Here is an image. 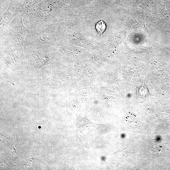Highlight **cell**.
<instances>
[{
    "label": "cell",
    "mask_w": 170,
    "mask_h": 170,
    "mask_svg": "<svg viewBox=\"0 0 170 170\" xmlns=\"http://www.w3.org/2000/svg\"><path fill=\"white\" fill-rule=\"evenodd\" d=\"M29 31L23 23V14L22 13L13 19L9 23L7 37L12 45L20 48L23 50L25 37Z\"/></svg>",
    "instance_id": "6da1fadb"
},
{
    "label": "cell",
    "mask_w": 170,
    "mask_h": 170,
    "mask_svg": "<svg viewBox=\"0 0 170 170\" xmlns=\"http://www.w3.org/2000/svg\"><path fill=\"white\" fill-rule=\"evenodd\" d=\"M22 13L21 9L10 6L1 16V34L7 37L8 28L9 23L17 15Z\"/></svg>",
    "instance_id": "3957f363"
},
{
    "label": "cell",
    "mask_w": 170,
    "mask_h": 170,
    "mask_svg": "<svg viewBox=\"0 0 170 170\" xmlns=\"http://www.w3.org/2000/svg\"><path fill=\"white\" fill-rule=\"evenodd\" d=\"M96 28L99 33V35H102V33L105 31L106 28L105 23L102 20L97 23Z\"/></svg>",
    "instance_id": "277c9868"
},
{
    "label": "cell",
    "mask_w": 170,
    "mask_h": 170,
    "mask_svg": "<svg viewBox=\"0 0 170 170\" xmlns=\"http://www.w3.org/2000/svg\"><path fill=\"white\" fill-rule=\"evenodd\" d=\"M137 91L138 95L140 94L142 95L143 93L144 95H148V93L147 89L144 86H140L139 88L138 87Z\"/></svg>",
    "instance_id": "5b68a950"
},
{
    "label": "cell",
    "mask_w": 170,
    "mask_h": 170,
    "mask_svg": "<svg viewBox=\"0 0 170 170\" xmlns=\"http://www.w3.org/2000/svg\"><path fill=\"white\" fill-rule=\"evenodd\" d=\"M53 27V25L51 24L39 32L29 30L25 36L24 42L34 44H53L54 40Z\"/></svg>",
    "instance_id": "7a4b0ae2"
}]
</instances>
